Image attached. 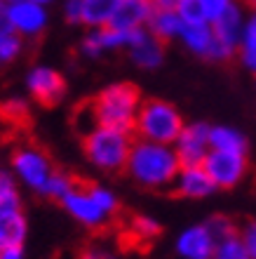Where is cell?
I'll list each match as a JSON object with an SVG mask.
<instances>
[{"label": "cell", "mask_w": 256, "mask_h": 259, "mask_svg": "<svg viewBox=\"0 0 256 259\" xmlns=\"http://www.w3.org/2000/svg\"><path fill=\"white\" fill-rule=\"evenodd\" d=\"M244 3H247V5H249L251 10H256V0H244Z\"/></svg>", "instance_id": "obj_40"}, {"label": "cell", "mask_w": 256, "mask_h": 259, "mask_svg": "<svg viewBox=\"0 0 256 259\" xmlns=\"http://www.w3.org/2000/svg\"><path fill=\"white\" fill-rule=\"evenodd\" d=\"M35 3H40V5H45V7H49L54 3V0H35Z\"/></svg>", "instance_id": "obj_39"}, {"label": "cell", "mask_w": 256, "mask_h": 259, "mask_svg": "<svg viewBox=\"0 0 256 259\" xmlns=\"http://www.w3.org/2000/svg\"><path fill=\"white\" fill-rule=\"evenodd\" d=\"M134 135L99 125L82 137V153L92 167L101 172H122L127 167Z\"/></svg>", "instance_id": "obj_3"}, {"label": "cell", "mask_w": 256, "mask_h": 259, "mask_svg": "<svg viewBox=\"0 0 256 259\" xmlns=\"http://www.w3.org/2000/svg\"><path fill=\"white\" fill-rule=\"evenodd\" d=\"M153 12V0H118L108 26L120 28V31H141L148 26Z\"/></svg>", "instance_id": "obj_12"}, {"label": "cell", "mask_w": 256, "mask_h": 259, "mask_svg": "<svg viewBox=\"0 0 256 259\" xmlns=\"http://www.w3.org/2000/svg\"><path fill=\"white\" fill-rule=\"evenodd\" d=\"M209 125L204 123H190L181 130L179 139L174 142V151L181 167L186 165H202L204 156L209 153Z\"/></svg>", "instance_id": "obj_11"}, {"label": "cell", "mask_w": 256, "mask_h": 259, "mask_svg": "<svg viewBox=\"0 0 256 259\" xmlns=\"http://www.w3.org/2000/svg\"><path fill=\"white\" fill-rule=\"evenodd\" d=\"M183 127H186V123H183L181 113L169 102L143 99L134 123V137L136 139H146V142L174 146Z\"/></svg>", "instance_id": "obj_4"}, {"label": "cell", "mask_w": 256, "mask_h": 259, "mask_svg": "<svg viewBox=\"0 0 256 259\" xmlns=\"http://www.w3.org/2000/svg\"><path fill=\"white\" fill-rule=\"evenodd\" d=\"M200 3H202L204 17H207L209 24H212V21H216L230 5H233V0H200Z\"/></svg>", "instance_id": "obj_30"}, {"label": "cell", "mask_w": 256, "mask_h": 259, "mask_svg": "<svg viewBox=\"0 0 256 259\" xmlns=\"http://www.w3.org/2000/svg\"><path fill=\"white\" fill-rule=\"evenodd\" d=\"M176 12H179L183 24H209L200 0H181L179 7H176Z\"/></svg>", "instance_id": "obj_28"}, {"label": "cell", "mask_w": 256, "mask_h": 259, "mask_svg": "<svg viewBox=\"0 0 256 259\" xmlns=\"http://www.w3.org/2000/svg\"><path fill=\"white\" fill-rule=\"evenodd\" d=\"M127 55L139 68H158L165 59V42L158 40L148 28H141L129 42Z\"/></svg>", "instance_id": "obj_14"}, {"label": "cell", "mask_w": 256, "mask_h": 259, "mask_svg": "<svg viewBox=\"0 0 256 259\" xmlns=\"http://www.w3.org/2000/svg\"><path fill=\"white\" fill-rule=\"evenodd\" d=\"M24 42L26 40L19 33H14V31L0 33V66L17 62L21 57V52H24Z\"/></svg>", "instance_id": "obj_24"}, {"label": "cell", "mask_w": 256, "mask_h": 259, "mask_svg": "<svg viewBox=\"0 0 256 259\" xmlns=\"http://www.w3.org/2000/svg\"><path fill=\"white\" fill-rule=\"evenodd\" d=\"M209 149L230 151V153H247V142L233 127H212L209 130Z\"/></svg>", "instance_id": "obj_20"}, {"label": "cell", "mask_w": 256, "mask_h": 259, "mask_svg": "<svg viewBox=\"0 0 256 259\" xmlns=\"http://www.w3.org/2000/svg\"><path fill=\"white\" fill-rule=\"evenodd\" d=\"M80 259H118V257L101 245H87L85 250H80Z\"/></svg>", "instance_id": "obj_33"}, {"label": "cell", "mask_w": 256, "mask_h": 259, "mask_svg": "<svg viewBox=\"0 0 256 259\" xmlns=\"http://www.w3.org/2000/svg\"><path fill=\"white\" fill-rule=\"evenodd\" d=\"M240 59L244 62V66H249L256 73V50H240Z\"/></svg>", "instance_id": "obj_36"}, {"label": "cell", "mask_w": 256, "mask_h": 259, "mask_svg": "<svg viewBox=\"0 0 256 259\" xmlns=\"http://www.w3.org/2000/svg\"><path fill=\"white\" fill-rule=\"evenodd\" d=\"M59 205L78 224L85 226V229H92V231L104 229L113 219L101 205L96 203V198L89 191V184H82V182H75V186L61 198Z\"/></svg>", "instance_id": "obj_6"}, {"label": "cell", "mask_w": 256, "mask_h": 259, "mask_svg": "<svg viewBox=\"0 0 256 259\" xmlns=\"http://www.w3.org/2000/svg\"><path fill=\"white\" fill-rule=\"evenodd\" d=\"M212 259H251V257L242 243V236H233V238L221 240V243L216 245Z\"/></svg>", "instance_id": "obj_25"}, {"label": "cell", "mask_w": 256, "mask_h": 259, "mask_svg": "<svg viewBox=\"0 0 256 259\" xmlns=\"http://www.w3.org/2000/svg\"><path fill=\"white\" fill-rule=\"evenodd\" d=\"M141 90L134 82H113L92 99L96 123L106 127L125 130L134 135V123L141 109Z\"/></svg>", "instance_id": "obj_2"}, {"label": "cell", "mask_w": 256, "mask_h": 259, "mask_svg": "<svg viewBox=\"0 0 256 259\" xmlns=\"http://www.w3.org/2000/svg\"><path fill=\"white\" fill-rule=\"evenodd\" d=\"M129 236L136 240V243H150L153 238L160 236V224L155 222V219L146 217V214H134V217L129 219Z\"/></svg>", "instance_id": "obj_22"}, {"label": "cell", "mask_w": 256, "mask_h": 259, "mask_svg": "<svg viewBox=\"0 0 256 259\" xmlns=\"http://www.w3.org/2000/svg\"><path fill=\"white\" fill-rule=\"evenodd\" d=\"M118 0H82V26L101 28L111 24Z\"/></svg>", "instance_id": "obj_19"}, {"label": "cell", "mask_w": 256, "mask_h": 259, "mask_svg": "<svg viewBox=\"0 0 256 259\" xmlns=\"http://www.w3.org/2000/svg\"><path fill=\"white\" fill-rule=\"evenodd\" d=\"M24 257H26V250H24V245L0 247V259H24Z\"/></svg>", "instance_id": "obj_35"}, {"label": "cell", "mask_w": 256, "mask_h": 259, "mask_svg": "<svg viewBox=\"0 0 256 259\" xmlns=\"http://www.w3.org/2000/svg\"><path fill=\"white\" fill-rule=\"evenodd\" d=\"M179 170H181V160L176 156L174 146L146 142V139L134 137L125 172L139 186H143V189H167V186L174 184Z\"/></svg>", "instance_id": "obj_1"}, {"label": "cell", "mask_w": 256, "mask_h": 259, "mask_svg": "<svg viewBox=\"0 0 256 259\" xmlns=\"http://www.w3.org/2000/svg\"><path fill=\"white\" fill-rule=\"evenodd\" d=\"M240 50H256V14L251 21L242 28V40H240ZM237 50V52H240Z\"/></svg>", "instance_id": "obj_32"}, {"label": "cell", "mask_w": 256, "mask_h": 259, "mask_svg": "<svg viewBox=\"0 0 256 259\" xmlns=\"http://www.w3.org/2000/svg\"><path fill=\"white\" fill-rule=\"evenodd\" d=\"M136 31H120L113 26H101V28H87V33L80 40V52L89 59L106 55V52H115V50H127Z\"/></svg>", "instance_id": "obj_10"}, {"label": "cell", "mask_w": 256, "mask_h": 259, "mask_svg": "<svg viewBox=\"0 0 256 259\" xmlns=\"http://www.w3.org/2000/svg\"><path fill=\"white\" fill-rule=\"evenodd\" d=\"M146 28H148L158 40L169 42V40H174V38L181 35L183 21H181V17H179L176 10H155Z\"/></svg>", "instance_id": "obj_16"}, {"label": "cell", "mask_w": 256, "mask_h": 259, "mask_svg": "<svg viewBox=\"0 0 256 259\" xmlns=\"http://www.w3.org/2000/svg\"><path fill=\"white\" fill-rule=\"evenodd\" d=\"M204 224H207V229L212 231V236H214L216 245H219L221 240H228V238H233V236H240L235 222L228 219V217H221V214H219V217H212L209 222H204Z\"/></svg>", "instance_id": "obj_27"}, {"label": "cell", "mask_w": 256, "mask_h": 259, "mask_svg": "<svg viewBox=\"0 0 256 259\" xmlns=\"http://www.w3.org/2000/svg\"><path fill=\"white\" fill-rule=\"evenodd\" d=\"M75 182H78V179H75L73 175H68V172H64V170H54L40 196H45V198H49V200H57V203H59L61 198L66 196V193L75 186Z\"/></svg>", "instance_id": "obj_23"}, {"label": "cell", "mask_w": 256, "mask_h": 259, "mask_svg": "<svg viewBox=\"0 0 256 259\" xmlns=\"http://www.w3.org/2000/svg\"><path fill=\"white\" fill-rule=\"evenodd\" d=\"M3 3H12V0H3Z\"/></svg>", "instance_id": "obj_41"}, {"label": "cell", "mask_w": 256, "mask_h": 259, "mask_svg": "<svg viewBox=\"0 0 256 259\" xmlns=\"http://www.w3.org/2000/svg\"><path fill=\"white\" fill-rule=\"evenodd\" d=\"M28 233V222L24 210L0 214V247L7 245H24Z\"/></svg>", "instance_id": "obj_17"}, {"label": "cell", "mask_w": 256, "mask_h": 259, "mask_svg": "<svg viewBox=\"0 0 256 259\" xmlns=\"http://www.w3.org/2000/svg\"><path fill=\"white\" fill-rule=\"evenodd\" d=\"M216 250V240L207 224L190 226L176 240V252L183 259H212Z\"/></svg>", "instance_id": "obj_13"}, {"label": "cell", "mask_w": 256, "mask_h": 259, "mask_svg": "<svg viewBox=\"0 0 256 259\" xmlns=\"http://www.w3.org/2000/svg\"><path fill=\"white\" fill-rule=\"evenodd\" d=\"M183 45L197 57H207L214 33H212V24H183V31L179 35Z\"/></svg>", "instance_id": "obj_18"}, {"label": "cell", "mask_w": 256, "mask_h": 259, "mask_svg": "<svg viewBox=\"0 0 256 259\" xmlns=\"http://www.w3.org/2000/svg\"><path fill=\"white\" fill-rule=\"evenodd\" d=\"M5 12H7L10 28L14 33H19L24 40L42 35L49 24L47 7L35 3V0H12V3H5Z\"/></svg>", "instance_id": "obj_7"}, {"label": "cell", "mask_w": 256, "mask_h": 259, "mask_svg": "<svg viewBox=\"0 0 256 259\" xmlns=\"http://www.w3.org/2000/svg\"><path fill=\"white\" fill-rule=\"evenodd\" d=\"M54 172L52 160L38 146H19L12 153V175L31 191L42 193Z\"/></svg>", "instance_id": "obj_5"}, {"label": "cell", "mask_w": 256, "mask_h": 259, "mask_svg": "<svg viewBox=\"0 0 256 259\" xmlns=\"http://www.w3.org/2000/svg\"><path fill=\"white\" fill-rule=\"evenodd\" d=\"M64 19L73 26H82V0H64L61 5Z\"/></svg>", "instance_id": "obj_31"}, {"label": "cell", "mask_w": 256, "mask_h": 259, "mask_svg": "<svg viewBox=\"0 0 256 259\" xmlns=\"http://www.w3.org/2000/svg\"><path fill=\"white\" fill-rule=\"evenodd\" d=\"M216 186L212 182V177L207 175L202 165H186L179 170L172 191L181 198H204L214 191Z\"/></svg>", "instance_id": "obj_15"}, {"label": "cell", "mask_w": 256, "mask_h": 259, "mask_svg": "<svg viewBox=\"0 0 256 259\" xmlns=\"http://www.w3.org/2000/svg\"><path fill=\"white\" fill-rule=\"evenodd\" d=\"M0 116L12 118L14 123H19V120H24V118L28 116V106H26V102H21V99H10V102H5L0 106Z\"/></svg>", "instance_id": "obj_29"}, {"label": "cell", "mask_w": 256, "mask_h": 259, "mask_svg": "<svg viewBox=\"0 0 256 259\" xmlns=\"http://www.w3.org/2000/svg\"><path fill=\"white\" fill-rule=\"evenodd\" d=\"M73 123H75V130H78L82 137L87 135V132H92L94 127H99V123H96L94 106H92V99H89V102H85V104H80V106L75 109Z\"/></svg>", "instance_id": "obj_26"}, {"label": "cell", "mask_w": 256, "mask_h": 259, "mask_svg": "<svg viewBox=\"0 0 256 259\" xmlns=\"http://www.w3.org/2000/svg\"><path fill=\"white\" fill-rule=\"evenodd\" d=\"M242 243L247 247V252H249L251 259H256V224H249L244 229L242 233Z\"/></svg>", "instance_id": "obj_34"}, {"label": "cell", "mask_w": 256, "mask_h": 259, "mask_svg": "<svg viewBox=\"0 0 256 259\" xmlns=\"http://www.w3.org/2000/svg\"><path fill=\"white\" fill-rule=\"evenodd\" d=\"M5 31H12V28H10V21H7L5 3H3V0H0V33H5Z\"/></svg>", "instance_id": "obj_38"}, {"label": "cell", "mask_w": 256, "mask_h": 259, "mask_svg": "<svg viewBox=\"0 0 256 259\" xmlns=\"http://www.w3.org/2000/svg\"><path fill=\"white\" fill-rule=\"evenodd\" d=\"M26 90L31 99L42 106H57L66 97V78L52 66H33L26 73Z\"/></svg>", "instance_id": "obj_9"}, {"label": "cell", "mask_w": 256, "mask_h": 259, "mask_svg": "<svg viewBox=\"0 0 256 259\" xmlns=\"http://www.w3.org/2000/svg\"><path fill=\"white\" fill-rule=\"evenodd\" d=\"M181 0H153L155 10H176Z\"/></svg>", "instance_id": "obj_37"}, {"label": "cell", "mask_w": 256, "mask_h": 259, "mask_svg": "<svg viewBox=\"0 0 256 259\" xmlns=\"http://www.w3.org/2000/svg\"><path fill=\"white\" fill-rule=\"evenodd\" d=\"M17 210H24L21 207V193H19V186H17V177L12 172L0 170V214L17 212Z\"/></svg>", "instance_id": "obj_21"}, {"label": "cell", "mask_w": 256, "mask_h": 259, "mask_svg": "<svg viewBox=\"0 0 256 259\" xmlns=\"http://www.w3.org/2000/svg\"><path fill=\"white\" fill-rule=\"evenodd\" d=\"M202 167L212 177L216 189H230L235 186L247 172V153H230V151L209 149L204 156Z\"/></svg>", "instance_id": "obj_8"}]
</instances>
